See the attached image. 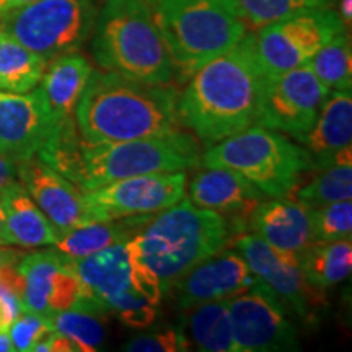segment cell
I'll use <instances>...</instances> for the list:
<instances>
[{"label":"cell","instance_id":"cell-6","mask_svg":"<svg viewBox=\"0 0 352 352\" xmlns=\"http://www.w3.org/2000/svg\"><path fill=\"white\" fill-rule=\"evenodd\" d=\"M175 64L186 82L214 57L232 50L248 33L235 0H147Z\"/></svg>","mask_w":352,"mask_h":352},{"label":"cell","instance_id":"cell-10","mask_svg":"<svg viewBox=\"0 0 352 352\" xmlns=\"http://www.w3.org/2000/svg\"><path fill=\"white\" fill-rule=\"evenodd\" d=\"M346 32L334 8L311 10L274 21L253 34V47L266 76H279L302 67L323 44Z\"/></svg>","mask_w":352,"mask_h":352},{"label":"cell","instance_id":"cell-38","mask_svg":"<svg viewBox=\"0 0 352 352\" xmlns=\"http://www.w3.org/2000/svg\"><path fill=\"white\" fill-rule=\"evenodd\" d=\"M340 16L344 26L349 28L352 23V0H340Z\"/></svg>","mask_w":352,"mask_h":352},{"label":"cell","instance_id":"cell-29","mask_svg":"<svg viewBox=\"0 0 352 352\" xmlns=\"http://www.w3.org/2000/svg\"><path fill=\"white\" fill-rule=\"evenodd\" d=\"M248 30L256 32L274 21L311 10L333 8L336 0H235Z\"/></svg>","mask_w":352,"mask_h":352},{"label":"cell","instance_id":"cell-32","mask_svg":"<svg viewBox=\"0 0 352 352\" xmlns=\"http://www.w3.org/2000/svg\"><path fill=\"white\" fill-rule=\"evenodd\" d=\"M311 235L315 241H334L351 239L352 202L338 201L310 208Z\"/></svg>","mask_w":352,"mask_h":352},{"label":"cell","instance_id":"cell-9","mask_svg":"<svg viewBox=\"0 0 352 352\" xmlns=\"http://www.w3.org/2000/svg\"><path fill=\"white\" fill-rule=\"evenodd\" d=\"M96 0H36L0 13V30L44 60L78 51L91 36Z\"/></svg>","mask_w":352,"mask_h":352},{"label":"cell","instance_id":"cell-16","mask_svg":"<svg viewBox=\"0 0 352 352\" xmlns=\"http://www.w3.org/2000/svg\"><path fill=\"white\" fill-rule=\"evenodd\" d=\"M56 124L39 87L26 94L0 90V155L12 165L36 157Z\"/></svg>","mask_w":352,"mask_h":352},{"label":"cell","instance_id":"cell-36","mask_svg":"<svg viewBox=\"0 0 352 352\" xmlns=\"http://www.w3.org/2000/svg\"><path fill=\"white\" fill-rule=\"evenodd\" d=\"M23 256H25L23 250L12 248L10 245H0V271H2L3 267L19 264L20 259Z\"/></svg>","mask_w":352,"mask_h":352},{"label":"cell","instance_id":"cell-28","mask_svg":"<svg viewBox=\"0 0 352 352\" xmlns=\"http://www.w3.org/2000/svg\"><path fill=\"white\" fill-rule=\"evenodd\" d=\"M329 90L352 88V44L347 32L338 33L305 64Z\"/></svg>","mask_w":352,"mask_h":352},{"label":"cell","instance_id":"cell-39","mask_svg":"<svg viewBox=\"0 0 352 352\" xmlns=\"http://www.w3.org/2000/svg\"><path fill=\"white\" fill-rule=\"evenodd\" d=\"M0 245H13L10 232L7 228V220L6 214H3L2 204H0Z\"/></svg>","mask_w":352,"mask_h":352},{"label":"cell","instance_id":"cell-34","mask_svg":"<svg viewBox=\"0 0 352 352\" xmlns=\"http://www.w3.org/2000/svg\"><path fill=\"white\" fill-rule=\"evenodd\" d=\"M52 331L54 328L50 316L32 314V311H21L8 328L13 351L21 352L33 351V347Z\"/></svg>","mask_w":352,"mask_h":352},{"label":"cell","instance_id":"cell-22","mask_svg":"<svg viewBox=\"0 0 352 352\" xmlns=\"http://www.w3.org/2000/svg\"><path fill=\"white\" fill-rule=\"evenodd\" d=\"M94 65L78 51L47 60L39 88L44 94L56 122L74 118L77 103L85 90Z\"/></svg>","mask_w":352,"mask_h":352},{"label":"cell","instance_id":"cell-30","mask_svg":"<svg viewBox=\"0 0 352 352\" xmlns=\"http://www.w3.org/2000/svg\"><path fill=\"white\" fill-rule=\"evenodd\" d=\"M318 175L297 191V201L307 208L329 204L338 201H351L352 165H331L316 170Z\"/></svg>","mask_w":352,"mask_h":352},{"label":"cell","instance_id":"cell-31","mask_svg":"<svg viewBox=\"0 0 352 352\" xmlns=\"http://www.w3.org/2000/svg\"><path fill=\"white\" fill-rule=\"evenodd\" d=\"M52 328L76 342L78 352H95L104 342V328L98 314L83 308H69L50 316Z\"/></svg>","mask_w":352,"mask_h":352},{"label":"cell","instance_id":"cell-17","mask_svg":"<svg viewBox=\"0 0 352 352\" xmlns=\"http://www.w3.org/2000/svg\"><path fill=\"white\" fill-rule=\"evenodd\" d=\"M15 171L21 186L59 233L96 222L88 209L85 191L52 170L41 158L33 157L16 164Z\"/></svg>","mask_w":352,"mask_h":352},{"label":"cell","instance_id":"cell-18","mask_svg":"<svg viewBox=\"0 0 352 352\" xmlns=\"http://www.w3.org/2000/svg\"><path fill=\"white\" fill-rule=\"evenodd\" d=\"M256 284L258 277L245 258L235 248H223L196 264L171 289L176 290V305L186 310L206 302L228 300Z\"/></svg>","mask_w":352,"mask_h":352},{"label":"cell","instance_id":"cell-5","mask_svg":"<svg viewBox=\"0 0 352 352\" xmlns=\"http://www.w3.org/2000/svg\"><path fill=\"white\" fill-rule=\"evenodd\" d=\"M90 38L91 54L103 70L152 85L176 82L175 64L147 0H104Z\"/></svg>","mask_w":352,"mask_h":352},{"label":"cell","instance_id":"cell-12","mask_svg":"<svg viewBox=\"0 0 352 352\" xmlns=\"http://www.w3.org/2000/svg\"><path fill=\"white\" fill-rule=\"evenodd\" d=\"M232 243L248 263L253 274L303 323L318 318L324 298L321 290L305 279L297 253L276 248L254 233H239L233 236Z\"/></svg>","mask_w":352,"mask_h":352},{"label":"cell","instance_id":"cell-33","mask_svg":"<svg viewBox=\"0 0 352 352\" xmlns=\"http://www.w3.org/2000/svg\"><path fill=\"white\" fill-rule=\"evenodd\" d=\"M189 349V341L182 328L162 327L152 331L138 334L124 344L129 352H184Z\"/></svg>","mask_w":352,"mask_h":352},{"label":"cell","instance_id":"cell-21","mask_svg":"<svg viewBox=\"0 0 352 352\" xmlns=\"http://www.w3.org/2000/svg\"><path fill=\"white\" fill-rule=\"evenodd\" d=\"M310 153L314 170L333 165V158L352 142L351 90H331L314 127L298 140Z\"/></svg>","mask_w":352,"mask_h":352},{"label":"cell","instance_id":"cell-27","mask_svg":"<svg viewBox=\"0 0 352 352\" xmlns=\"http://www.w3.org/2000/svg\"><path fill=\"white\" fill-rule=\"evenodd\" d=\"M46 60L0 30V90L26 94L38 87Z\"/></svg>","mask_w":352,"mask_h":352},{"label":"cell","instance_id":"cell-15","mask_svg":"<svg viewBox=\"0 0 352 352\" xmlns=\"http://www.w3.org/2000/svg\"><path fill=\"white\" fill-rule=\"evenodd\" d=\"M16 267L23 277V311L52 316L80 300V280L70 258L56 248L25 253Z\"/></svg>","mask_w":352,"mask_h":352},{"label":"cell","instance_id":"cell-11","mask_svg":"<svg viewBox=\"0 0 352 352\" xmlns=\"http://www.w3.org/2000/svg\"><path fill=\"white\" fill-rule=\"evenodd\" d=\"M329 91L307 65L266 76L254 124L300 140L314 127Z\"/></svg>","mask_w":352,"mask_h":352},{"label":"cell","instance_id":"cell-41","mask_svg":"<svg viewBox=\"0 0 352 352\" xmlns=\"http://www.w3.org/2000/svg\"><path fill=\"white\" fill-rule=\"evenodd\" d=\"M13 346H12V340L8 331H2L0 333V352H12Z\"/></svg>","mask_w":352,"mask_h":352},{"label":"cell","instance_id":"cell-7","mask_svg":"<svg viewBox=\"0 0 352 352\" xmlns=\"http://www.w3.org/2000/svg\"><path fill=\"white\" fill-rule=\"evenodd\" d=\"M201 166L232 170L266 197H284L300 186L314 162L303 145L294 144L283 132L253 124L206 147Z\"/></svg>","mask_w":352,"mask_h":352},{"label":"cell","instance_id":"cell-25","mask_svg":"<svg viewBox=\"0 0 352 352\" xmlns=\"http://www.w3.org/2000/svg\"><path fill=\"white\" fill-rule=\"evenodd\" d=\"M148 219L151 215H135V217L87 223V226L59 233L52 248L69 258L88 256V254L108 248L118 241L132 239Z\"/></svg>","mask_w":352,"mask_h":352},{"label":"cell","instance_id":"cell-37","mask_svg":"<svg viewBox=\"0 0 352 352\" xmlns=\"http://www.w3.org/2000/svg\"><path fill=\"white\" fill-rule=\"evenodd\" d=\"M16 176L15 171V165H12L7 158H3L0 155V189L3 186H7L8 183H12Z\"/></svg>","mask_w":352,"mask_h":352},{"label":"cell","instance_id":"cell-19","mask_svg":"<svg viewBox=\"0 0 352 352\" xmlns=\"http://www.w3.org/2000/svg\"><path fill=\"white\" fill-rule=\"evenodd\" d=\"M264 199L267 197L248 179L226 168H204L189 183V201L192 204L240 222L250 217Z\"/></svg>","mask_w":352,"mask_h":352},{"label":"cell","instance_id":"cell-13","mask_svg":"<svg viewBox=\"0 0 352 352\" xmlns=\"http://www.w3.org/2000/svg\"><path fill=\"white\" fill-rule=\"evenodd\" d=\"M186 189V171H170L116 179L85 191V199L96 222H103L153 215L182 201Z\"/></svg>","mask_w":352,"mask_h":352},{"label":"cell","instance_id":"cell-1","mask_svg":"<svg viewBox=\"0 0 352 352\" xmlns=\"http://www.w3.org/2000/svg\"><path fill=\"white\" fill-rule=\"evenodd\" d=\"M266 74L253 47V34L236 43L186 80L176 100L179 126L206 147L239 134L256 122Z\"/></svg>","mask_w":352,"mask_h":352},{"label":"cell","instance_id":"cell-8","mask_svg":"<svg viewBox=\"0 0 352 352\" xmlns=\"http://www.w3.org/2000/svg\"><path fill=\"white\" fill-rule=\"evenodd\" d=\"M201 142L182 127L152 138L87 144L82 140V191L129 176L188 171L201 166Z\"/></svg>","mask_w":352,"mask_h":352},{"label":"cell","instance_id":"cell-24","mask_svg":"<svg viewBox=\"0 0 352 352\" xmlns=\"http://www.w3.org/2000/svg\"><path fill=\"white\" fill-rule=\"evenodd\" d=\"M183 333L204 352H240L233 336L228 300L206 302L183 310Z\"/></svg>","mask_w":352,"mask_h":352},{"label":"cell","instance_id":"cell-2","mask_svg":"<svg viewBox=\"0 0 352 352\" xmlns=\"http://www.w3.org/2000/svg\"><path fill=\"white\" fill-rule=\"evenodd\" d=\"M178 91L171 85L135 82L109 70L91 72L76 108L87 144L152 138L178 129Z\"/></svg>","mask_w":352,"mask_h":352},{"label":"cell","instance_id":"cell-4","mask_svg":"<svg viewBox=\"0 0 352 352\" xmlns=\"http://www.w3.org/2000/svg\"><path fill=\"white\" fill-rule=\"evenodd\" d=\"M70 266L80 280L82 296L76 308L114 311L122 323L138 329L155 321L164 289L140 259L135 235L88 256L70 258Z\"/></svg>","mask_w":352,"mask_h":352},{"label":"cell","instance_id":"cell-20","mask_svg":"<svg viewBox=\"0 0 352 352\" xmlns=\"http://www.w3.org/2000/svg\"><path fill=\"white\" fill-rule=\"evenodd\" d=\"M248 226L259 239L285 252L300 253L315 241L311 235L310 208L287 196L264 199L250 214Z\"/></svg>","mask_w":352,"mask_h":352},{"label":"cell","instance_id":"cell-26","mask_svg":"<svg viewBox=\"0 0 352 352\" xmlns=\"http://www.w3.org/2000/svg\"><path fill=\"white\" fill-rule=\"evenodd\" d=\"M305 279L315 289L324 290L341 284L352 271L351 239L314 241L297 253Z\"/></svg>","mask_w":352,"mask_h":352},{"label":"cell","instance_id":"cell-3","mask_svg":"<svg viewBox=\"0 0 352 352\" xmlns=\"http://www.w3.org/2000/svg\"><path fill=\"white\" fill-rule=\"evenodd\" d=\"M241 230L240 220L197 208L184 196L148 219L135 240L140 259L166 292L196 264L227 248Z\"/></svg>","mask_w":352,"mask_h":352},{"label":"cell","instance_id":"cell-23","mask_svg":"<svg viewBox=\"0 0 352 352\" xmlns=\"http://www.w3.org/2000/svg\"><path fill=\"white\" fill-rule=\"evenodd\" d=\"M0 204L6 214L7 228L13 245L21 248H39L56 243L59 232L20 182L13 179L0 189Z\"/></svg>","mask_w":352,"mask_h":352},{"label":"cell","instance_id":"cell-14","mask_svg":"<svg viewBox=\"0 0 352 352\" xmlns=\"http://www.w3.org/2000/svg\"><path fill=\"white\" fill-rule=\"evenodd\" d=\"M232 329L240 352L298 351L297 329L285 305L258 279L254 287L228 298Z\"/></svg>","mask_w":352,"mask_h":352},{"label":"cell","instance_id":"cell-35","mask_svg":"<svg viewBox=\"0 0 352 352\" xmlns=\"http://www.w3.org/2000/svg\"><path fill=\"white\" fill-rule=\"evenodd\" d=\"M20 298L8 290L6 285L0 284V333L8 331L12 321L21 314Z\"/></svg>","mask_w":352,"mask_h":352},{"label":"cell","instance_id":"cell-40","mask_svg":"<svg viewBox=\"0 0 352 352\" xmlns=\"http://www.w3.org/2000/svg\"><path fill=\"white\" fill-rule=\"evenodd\" d=\"M36 2V0H0V13H6L13 8H19L26 3Z\"/></svg>","mask_w":352,"mask_h":352}]
</instances>
